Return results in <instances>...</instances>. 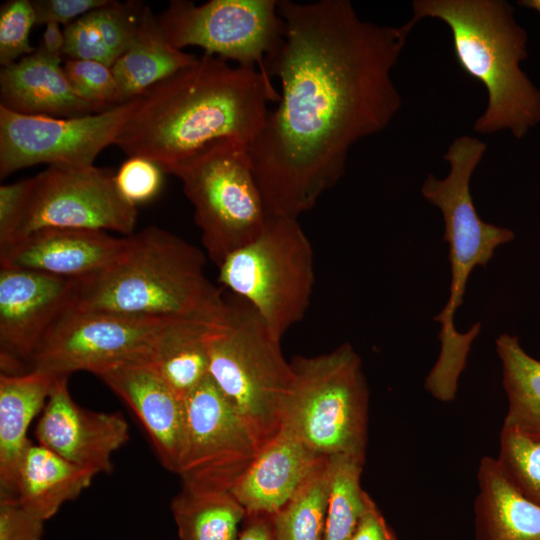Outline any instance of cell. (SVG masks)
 I'll list each match as a JSON object with an SVG mask.
<instances>
[{"mask_svg":"<svg viewBox=\"0 0 540 540\" xmlns=\"http://www.w3.org/2000/svg\"><path fill=\"white\" fill-rule=\"evenodd\" d=\"M143 3L111 1L63 28V59L93 60L109 67L133 43Z\"/></svg>","mask_w":540,"mask_h":540,"instance_id":"obj_25","label":"cell"},{"mask_svg":"<svg viewBox=\"0 0 540 540\" xmlns=\"http://www.w3.org/2000/svg\"><path fill=\"white\" fill-rule=\"evenodd\" d=\"M138 103L139 97L76 117L21 114L0 105V177L42 163L92 166L102 150L114 145Z\"/></svg>","mask_w":540,"mask_h":540,"instance_id":"obj_12","label":"cell"},{"mask_svg":"<svg viewBox=\"0 0 540 540\" xmlns=\"http://www.w3.org/2000/svg\"><path fill=\"white\" fill-rule=\"evenodd\" d=\"M98 377L133 410L163 466L177 474L186 440L184 399L150 363L122 364Z\"/></svg>","mask_w":540,"mask_h":540,"instance_id":"obj_17","label":"cell"},{"mask_svg":"<svg viewBox=\"0 0 540 540\" xmlns=\"http://www.w3.org/2000/svg\"><path fill=\"white\" fill-rule=\"evenodd\" d=\"M351 540H398L371 497Z\"/></svg>","mask_w":540,"mask_h":540,"instance_id":"obj_38","label":"cell"},{"mask_svg":"<svg viewBox=\"0 0 540 540\" xmlns=\"http://www.w3.org/2000/svg\"><path fill=\"white\" fill-rule=\"evenodd\" d=\"M365 461L352 456L329 458L330 488L323 540H351L369 494L361 487Z\"/></svg>","mask_w":540,"mask_h":540,"instance_id":"obj_30","label":"cell"},{"mask_svg":"<svg viewBox=\"0 0 540 540\" xmlns=\"http://www.w3.org/2000/svg\"><path fill=\"white\" fill-rule=\"evenodd\" d=\"M31 2L37 25L55 22L65 27L91 10L104 6L109 0H34Z\"/></svg>","mask_w":540,"mask_h":540,"instance_id":"obj_37","label":"cell"},{"mask_svg":"<svg viewBox=\"0 0 540 540\" xmlns=\"http://www.w3.org/2000/svg\"><path fill=\"white\" fill-rule=\"evenodd\" d=\"M417 24L424 18L443 21L450 29L455 59L487 92L484 112L473 130L492 134L508 130L523 138L540 124V89L521 63L528 57V34L506 0H415Z\"/></svg>","mask_w":540,"mask_h":540,"instance_id":"obj_4","label":"cell"},{"mask_svg":"<svg viewBox=\"0 0 540 540\" xmlns=\"http://www.w3.org/2000/svg\"><path fill=\"white\" fill-rule=\"evenodd\" d=\"M33 177L0 187V246L15 236L26 211Z\"/></svg>","mask_w":540,"mask_h":540,"instance_id":"obj_35","label":"cell"},{"mask_svg":"<svg viewBox=\"0 0 540 540\" xmlns=\"http://www.w3.org/2000/svg\"><path fill=\"white\" fill-rule=\"evenodd\" d=\"M270 77L203 54L139 97L114 145L165 173L208 144L231 139L250 146L278 101Z\"/></svg>","mask_w":540,"mask_h":540,"instance_id":"obj_2","label":"cell"},{"mask_svg":"<svg viewBox=\"0 0 540 540\" xmlns=\"http://www.w3.org/2000/svg\"><path fill=\"white\" fill-rule=\"evenodd\" d=\"M180 540H236L246 517L230 493L199 494L183 490L171 501Z\"/></svg>","mask_w":540,"mask_h":540,"instance_id":"obj_28","label":"cell"},{"mask_svg":"<svg viewBox=\"0 0 540 540\" xmlns=\"http://www.w3.org/2000/svg\"><path fill=\"white\" fill-rule=\"evenodd\" d=\"M203 252L181 237L149 226L125 237L114 261L77 279L73 309L221 323L228 302L204 272Z\"/></svg>","mask_w":540,"mask_h":540,"instance_id":"obj_3","label":"cell"},{"mask_svg":"<svg viewBox=\"0 0 540 540\" xmlns=\"http://www.w3.org/2000/svg\"><path fill=\"white\" fill-rule=\"evenodd\" d=\"M277 8L284 40L267 69L281 93L249 153L268 215L298 218L342 177L351 147L401 109L392 70L416 24L363 20L349 0Z\"/></svg>","mask_w":540,"mask_h":540,"instance_id":"obj_1","label":"cell"},{"mask_svg":"<svg viewBox=\"0 0 540 540\" xmlns=\"http://www.w3.org/2000/svg\"><path fill=\"white\" fill-rule=\"evenodd\" d=\"M517 4L532 9L540 14V0H520Z\"/></svg>","mask_w":540,"mask_h":540,"instance_id":"obj_41","label":"cell"},{"mask_svg":"<svg viewBox=\"0 0 540 540\" xmlns=\"http://www.w3.org/2000/svg\"><path fill=\"white\" fill-rule=\"evenodd\" d=\"M57 378L39 371L0 375V503H17L19 471L31 445L27 431Z\"/></svg>","mask_w":540,"mask_h":540,"instance_id":"obj_21","label":"cell"},{"mask_svg":"<svg viewBox=\"0 0 540 540\" xmlns=\"http://www.w3.org/2000/svg\"><path fill=\"white\" fill-rule=\"evenodd\" d=\"M218 281L249 303L278 340L305 316L314 254L298 218L270 216L264 230L218 266Z\"/></svg>","mask_w":540,"mask_h":540,"instance_id":"obj_9","label":"cell"},{"mask_svg":"<svg viewBox=\"0 0 540 540\" xmlns=\"http://www.w3.org/2000/svg\"><path fill=\"white\" fill-rule=\"evenodd\" d=\"M157 20L173 47L198 46L269 77L267 60L285 33L276 0H210L201 5L173 0Z\"/></svg>","mask_w":540,"mask_h":540,"instance_id":"obj_11","label":"cell"},{"mask_svg":"<svg viewBox=\"0 0 540 540\" xmlns=\"http://www.w3.org/2000/svg\"><path fill=\"white\" fill-rule=\"evenodd\" d=\"M45 29L42 34L40 44L36 49L63 59V51L65 47V35L64 30L61 29L60 24L55 22H49L44 25Z\"/></svg>","mask_w":540,"mask_h":540,"instance_id":"obj_40","label":"cell"},{"mask_svg":"<svg viewBox=\"0 0 540 540\" xmlns=\"http://www.w3.org/2000/svg\"><path fill=\"white\" fill-rule=\"evenodd\" d=\"M495 347L508 400L502 426L540 442V361L529 355L514 335L501 334Z\"/></svg>","mask_w":540,"mask_h":540,"instance_id":"obj_26","label":"cell"},{"mask_svg":"<svg viewBox=\"0 0 540 540\" xmlns=\"http://www.w3.org/2000/svg\"><path fill=\"white\" fill-rule=\"evenodd\" d=\"M36 24L32 2L10 0L0 8V63L9 66L21 58L32 54L29 37Z\"/></svg>","mask_w":540,"mask_h":540,"instance_id":"obj_33","label":"cell"},{"mask_svg":"<svg viewBox=\"0 0 540 540\" xmlns=\"http://www.w3.org/2000/svg\"><path fill=\"white\" fill-rule=\"evenodd\" d=\"M168 174L181 180L202 244L217 266L264 230L269 215L248 145L231 139L212 142Z\"/></svg>","mask_w":540,"mask_h":540,"instance_id":"obj_8","label":"cell"},{"mask_svg":"<svg viewBox=\"0 0 540 540\" xmlns=\"http://www.w3.org/2000/svg\"><path fill=\"white\" fill-rule=\"evenodd\" d=\"M221 323L182 319L150 363L183 399L209 375L208 338Z\"/></svg>","mask_w":540,"mask_h":540,"instance_id":"obj_27","label":"cell"},{"mask_svg":"<svg viewBox=\"0 0 540 540\" xmlns=\"http://www.w3.org/2000/svg\"><path fill=\"white\" fill-rule=\"evenodd\" d=\"M53 451L31 443L23 459L17 486V503L43 521L74 500L95 477Z\"/></svg>","mask_w":540,"mask_h":540,"instance_id":"obj_24","label":"cell"},{"mask_svg":"<svg viewBox=\"0 0 540 540\" xmlns=\"http://www.w3.org/2000/svg\"><path fill=\"white\" fill-rule=\"evenodd\" d=\"M136 220V206L119 192L110 170L49 166L33 177L25 214L8 243L46 228L112 230L128 236Z\"/></svg>","mask_w":540,"mask_h":540,"instance_id":"obj_14","label":"cell"},{"mask_svg":"<svg viewBox=\"0 0 540 540\" xmlns=\"http://www.w3.org/2000/svg\"><path fill=\"white\" fill-rule=\"evenodd\" d=\"M330 488L329 458L272 515L275 540H323Z\"/></svg>","mask_w":540,"mask_h":540,"instance_id":"obj_29","label":"cell"},{"mask_svg":"<svg viewBox=\"0 0 540 540\" xmlns=\"http://www.w3.org/2000/svg\"><path fill=\"white\" fill-rule=\"evenodd\" d=\"M293 382L281 428L323 458L365 461L369 389L362 361L349 343L290 361Z\"/></svg>","mask_w":540,"mask_h":540,"instance_id":"obj_7","label":"cell"},{"mask_svg":"<svg viewBox=\"0 0 540 540\" xmlns=\"http://www.w3.org/2000/svg\"><path fill=\"white\" fill-rule=\"evenodd\" d=\"M77 279L0 268V367L22 374L48 330L75 302Z\"/></svg>","mask_w":540,"mask_h":540,"instance_id":"obj_15","label":"cell"},{"mask_svg":"<svg viewBox=\"0 0 540 540\" xmlns=\"http://www.w3.org/2000/svg\"><path fill=\"white\" fill-rule=\"evenodd\" d=\"M63 68L76 94L96 113L123 103L111 67L93 60L67 59Z\"/></svg>","mask_w":540,"mask_h":540,"instance_id":"obj_32","label":"cell"},{"mask_svg":"<svg viewBox=\"0 0 540 540\" xmlns=\"http://www.w3.org/2000/svg\"><path fill=\"white\" fill-rule=\"evenodd\" d=\"M163 169L144 157H129L115 174V183L122 196L137 206L158 195L163 184Z\"/></svg>","mask_w":540,"mask_h":540,"instance_id":"obj_34","label":"cell"},{"mask_svg":"<svg viewBox=\"0 0 540 540\" xmlns=\"http://www.w3.org/2000/svg\"><path fill=\"white\" fill-rule=\"evenodd\" d=\"M186 440L177 472L182 489L230 492L260 445L208 375L184 399Z\"/></svg>","mask_w":540,"mask_h":540,"instance_id":"obj_13","label":"cell"},{"mask_svg":"<svg viewBox=\"0 0 540 540\" xmlns=\"http://www.w3.org/2000/svg\"><path fill=\"white\" fill-rule=\"evenodd\" d=\"M44 522L18 503H0V540H41Z\"/></svg>","mask_w":540,"mask_h":540,"instance_id":"obj_36","label":"cell"},{"mask_svg":"<svg viewBox=\"0 0 540 540\" xmlns=\"http://www.w3.org/2000/svg\"><path fill=\"white\" fill-rule=\"evenodd\" d=\"M35 436L39 445L97 475L112 470V455L129 440V427L120 413L79 406L70 395L68 377H58Z\"/></svg>","mask_w":540,"mask_h":540,"instance_id":"obj_16","label":"cell"},{"mask_svg":"<svg viewBox=\"0 0 540 540\" xmlns=\"http://www.w3.org/2000/svg\"><path fill=\"white\" fill-rule=\"evenodd\" d=\"M327 459L285 428L266 443L230 493L246 513L279 511Z\"/></svg>","mask_w":540,"mask_h":540,"instance_id":"obj_19","label":"cell"},{"mask_svg":"<svg viewBox=\"0 0 540 540\" xmlns=\"http://www.w3.org/2000/svg\"><path fill=\"white\" fill-rule=\"evenodd\" d=\"M62 58L38 49L0 73V105L28 115L76 117L96 113L72 88Z\"/></svg>","mask_w":540,"mask_h":540,"instance_id":"obj_20","label":"cell"},{"mask_svg":"<svg viewBox=\"0 0 540 540\" xmlns=\"http://www.w3.org/2000/svg\"><path fill=\"white\" fill-rule=\"evenodd\" d=\"M236 540H275L272 515L247 513Z\"/></svg>","mask_w":540,"mask_h":540,"instance_id":"obj_39","label":"cell"},{"mask_svg":"<svg viewBox=\"0 0 540 540\" xmlns=\"http://www.w3.org/2000/svg\"><path fill=\"white\" fill-rule=\"evenodd\" d=\"M477 483V540H540V505L511 484L496 458L481 459Z\"/></svg>","mask_w":540,"mask_h":540,"instance_id":"obj_22","label":"cell"},{"mask_svg":"<svg viewBox=\"0 0 540 540\" xmlns=\"http://www.w3.org/2000/svg\"><path fill=\"white\" fill-rule=\"evenodd\" d=\"M198 57L173 47L165 38L148 5H143L135 39L111 67L122 102L140 97Z\"/></svg>","mask_w":540,"mask_h":540,"instance_id":"obj_23","label":"cell"},{"mask_svg":"<svg viewBox=\"0 0 540 540\" xmlns=\"http://www.w3.org/2000/svg\"><path fill=\"white\" fill-rule=\"evenodd\" d=\"M124 244L102 230L46 228L0 246V265L83 279L110 265Z\"/></svg>","mask_w":540,"mask_h":540,"instance_id":"obj_18","label":"cell"},{"mask_svg":"<svg viewBox=\"0 0 540 540\" xmlns=\"http://www.w3.org/2000/svg\"><path fill=\"white\" fill-rule=\"evenodd\" d=\"M486 150V143L476 137L462 135L455 138L443 156L450 164L448 175L439 179L429 173L421 187L422 196L442 213L444 240L448 244L449 297L434 317L440 324V352L436 366L447 373L465 369L470 348L481 329L480 323H476L466 333H460L454 324L470 274L477 266L485 268L495 250L515 238L509 228L483 221L473 203L470 180Z\"/></svg>","mask_w":540,"mask_h":540,"instance_id":"obj_5","label":"cell"},{"mask_svg":"<svg viewBox=\"0 0 540 540\" xmlns=\"http://www.w3.org/2000/svg\"><path fill=\"white\" fill-rule=\"evenodd\" d=\"M182 319L71 308L43 337L28 371L55 377L88 371L98 376L126 363H151L163 340Z\"/></svg>","mask_w":540,"mask_h":540,"instance_id":"obj_10","label":"cell"},{"mask_svg":"<svg viewBox=\"0 0 540 540\" xmlns=\"http://www.w3.org/2000/svg\"><path fill=\"white\" fill-rule=\"evenodd\" d=\"M496 460L511 484L540 505V442L502 426Z\"/></svg>","mask_w":540,"mask_h":540,"instance_id":"obj_31","label":"cell"},{"mask_svg":"<svg viewBox=\"0 0 540 540\" xmlns=\"http://www.w3.org/2000/svg\"><path fill=\"white\" fill-rule=\"evenodd\" d=\"M227 302L208 338L209 376L261 449L281 428L293 372L258 312L240 298Z\"/></svg>","mask_w":540,"mask_h":540,"instance_id":"obj_6","label":"cell"}]
</instances>
